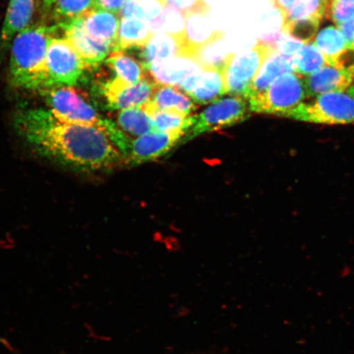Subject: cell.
I'll return each instance as SVG.
<instances>
[{
  "label": "cell",
  "instance_id": "30",
  "mask_svg": "<svg viewBox=\"0 0 354 354\" xmlns=\"http://www.w3.org/2000/svg\"><path fill=\"white\" fill-rule=\"evenodd\" d=\"M313 44L324 55L328 64L345 48L348 47L342 32L333 26H330L318 32L314 39Z\"/></svg>",
  "mask_w": 354,
  "mask_h": 354
},
{
  "label": "cell",
  "instance_id": "11",
  "mask_svg": "<svg viewBox=\"0 0 354 354\" xmlns=\"http://www.w3.org/2000/svg\"><path fill=\"white\" fill-rule=\"evenodd\" d=\"M64 30V38L82 57L87 68H95L107 59L115 50L112 44L100 41L86 32L82 25V17L61 24Z\"/></svg>",
  "mask_w": 354,
  "mask_h": 354
},
{
  "label": "cell",
  "instance_id": "24",
  "mask_svg": "<svg viewBox=\"0 0 354 354\" xmlns=\"http://www.w3.org/2000/svg\"><path fill=\"white\" fill-rule=\"evenodd\" d=\"M151 118L154 130L162 132L183 133L185 134L194 122V116H185L172 111L154 109L149 103L141 106Z\"/></svg>",
  "mask_w": 354,
  "mask_h": 354
},
{
  "label": "cell",
  "instance_id": "8",
  "mask_svg": "<svg viewBox=\"0 0 354 354\" xmlns=\"http://www.w3.org/2000/svg\"><path fill=\"white\" fill-rule=\"evenodd\" d=\"M86 68L82 57L65 38L51 37L46 55L50 88L76 85Z\"/></svg>",
  "mask_w": 354,
  "mask_h": 354
},
{
  "label": "cell",
  "instance_id": "10",
  "mask_svg": "<svg viewBox=\"0 0 354 354\" xmlns=\"http://www.w3.org/2000/svg\"><path fill=\"white\" fill-rule=\"evenodd\" d=\"M158 86L150 76L135 84H128L115 77L102 86V92L109 108L120 111L141 107L149 103Z\"/></svg>",
  "mask_w": 354,
  "mask_h": 354
},
{
  "label": "cell",
  "instance_id": "27",
  "mask_svg": "<svg viewBox=\"0 0 354 354\" xmlns=\"http://www.w3.org/2000/svg\"><path fill=\"white\" fill-rule=\"evenodd\" d=\"M330 0H296L293 6L282 13V24L299 19L322 21L326 17Z\"/></svg>",
  "mask_w": 354,
  "mask_h": 354
},
{
  "label": "cell",
  "instance_id": "40",
  "mask_svg": "<svg viewBox=\"0 0 354 354\" xmlns=\"http://www.w3.org/2000/svg\"><path fill=\"white\" fill-rule=\"evenodd\" d=\"M347 94L348 95H351L352 98L354 99V85L348 88V90L347 91Z\"/></svg>",
  "mask_w": 354,
  "mask_h": 354
},
{
  "label": "cell",
  "instance_id": "28",
  "mask_svg": "<svg viewBox=\"0 0 354 354\" xmlns=\"http://www.w3.org/2000/svg\"><path fill=\"white\" fill-rule=\"evenodd\" d=\"M294 73L305 77L327 65V61L313 43L305 44L304 47L293 56Z\"/></svg>",
  "mask_w": 354,
  "mask_h": 354
},
{
  "label": "cell",
  "instance_id": "38",
  "mask_svg": "<svg viewBox=\"0 0 354 354\" xmlns=\"http://www.w3.org/2000/svg\"><path fill=\"white\" fill-rule=\"evenodd\" d=\"M336 28L343 35L348 46H354V17L351 20L336 25Z\"/></svg>",
  "mask_w": 354,
  "mask_h": 354
},
{
  "label": "cell",
  "instance_id": "21",
  "mask_svg": "<svg viewBox=\"0 0 354 354\" xmlns=\"http://www.w3.org/2000/svg\"><path fill=\"white\" fill-rule=\"evenodd\" d=\"M106 64L116 74V78L128 84L140 82L149 76V71L142 62L123 50L111 53L106 59Z\"/></svg>",
  "mask_w": 354,
  "mask_h": 354
},
{
  "label": "cell",
  "instance_id": "7",
  "mask_svg": "<svg viewBox=\"0 0 354 354\" xmlns=\"http://www.w3.org/2000/svg\"><path fill=\"white\" fill-rule=\"evenodd\" d=\"M249 102L243 97L233 96L214 102L203 112L194 116V122L185 133L181 144L188 142L205 133L225 129L250 117Z\"/></svg>",
  "mask_w": 354,
  "mask_h": 354
},
{
  "label": "cell",
  "instance_id": "9",
  "mask_svg": "<svg viewBox=\"0 0 354 354\" xmlns=\"http://www.w3.org/2000/svg\"><path fill=\"white\" fill-rule=\"evenodd\" d=\"M42 92L46 94L48 109L52 112L71 121L101 128L108 133L109 120L102 118L73 86H56Z\"/></svg>",
  "mask_w": 354,
  "mask_h": 354
},
{
  "label": "cell",
  "instance_id": "13",
  "mask_svg": "<svg viewBox=\"0 0 354 354\" xmlns=\"http://www.w3.org/2000/svg\"><path fill=\"white\" fill-rule=\"evenodd\" d=\"M149 76L158 86L179 88L185 80L203 69L192 57L175 56L149 66Z\"/></svg>",
  "mask_w": 354,
  "mask_h": 354
},
{
  "label": "cell",
  "instance_id": "14",
  "mask_svg": "<svg viewBox=\"0 0 354 354\" xmlns=\"http://www.w3.org/2000/svg\"><path fill=\"white\" fill-rule=\"evenodd\" d=\"M307 98L331 92H345L353 86L354 74L344 72L327 64L304 77Z\"/></svg>",
  "mask_w": 354,
  "mask_h": 354
},
{
  "label": "cell",
  "instance_id": "4",
  "mask_svg": "<svg viewBox=\"0 0 354 354\" xmlns=\"http://www.w3.org/2000/svg\"><path fill=\"white\" fill-rule=\"evenodd\" d=\"M281 117L324 125L354 124V99L344 92L327 93L303 102Z\"/></svg>",
  "mask_w": 354,
  "mask_h": 354
},
{
  "label": "cell",
  "instance_id": "23",
  "mask_svg": "<svg viewBox=\"0 0 354 354\" xmlns=\"http://www.w3.org/2000/svg\"><path fill=\"white\" fill-rule=\"evenodd\" d=\"M225 35L212 39L194 53L193 59L197 62L203 70H219L223 72L232 53L227 50L225 43Z\"/></svg>",
  "mask_w": 354,
  "mask_h": 354
},
{
  "label": "cell",
  "instance_id": "16",
  "mask_svg": "<svg viewBox=\"0 0 354 354\" xmlns=\"http://www.w3.org/2000/svg\"><path fill=\"white\" fill-rule=\"evenodd\" d=\"M294 73L293 56L281 55L277 50L266 60L248 90L245 100H250L268 88L282 75Z\"/></svg>",
  "mask_w": 354,
  "mask_h": 354
},
{
  "label": "cell",
  "instance_id": "19",
  "mask_svg": "<svg viewBox=\"0 0 354 354\" xmlns=\"http://www.w3.org/2000/svg\"><path fill=\"white\" fill-rule=\"evenodd\" d=\"M153 32L147 22L122 17L119 26L116 50H140L152 38Z\"/></svg>",
  "mask_w": 354,
  "mask_h": 354
},
{
  "label": "cell",
  "instance_id": "1",
  "mask_svg": "<svg viewBox=\"0 0 354 354\" xmlns=\"http://www.w3.org/2000/svg\"><path fill=\"white\" fill-rule=\"evenodd\" d=\"M13 125L17 135L39 156L69 169L96 171L124 165L120 150L107 132L68 120L50 109L19 110Z\"/></svg>",
  "mask_w": 354,
  "mask_h": 354
},
{
  "label": "cell",
  "instance_id": "35",
  "mask_svg": "<svg viewBox=\"0 0 354 354\" xmlns=\"http://www.w3.org/2000/svg\"><path fill=\"white\" fill-rule=\"evenodd\" d=\"M166 6L176 8L185 17L194 12H209L205 0H167Z\"/></svg>",
  "mask_w": 354,
  "mask_h": 354
},
{
  "label": "cell",
  "instance_id": "41",
  "mask_svg": "<svg viewBox=\"0 0 354 354\" xmlns=\"http://www.w3.org/2000/svg\"><path fill=\"white\" fill-rule=\"evenodd\" d=\"M160 1H161L162 3H165V6H166V3H167V0H160Z\"/></svg>",
  "mask_w": 354,
  "mask_h": 354
},
{
  "label": "cell",
  "instance_id": "2",
  "mask_svg": "<svg viewBox=\"0 0 354 354\" xmlns=\"http://www.w3.org/2000/svg\"><path fill=\"white\" fill-rule=\"evenodd\" d=\"M53 29L46 26H28L16 35L10 57L13 85L26 90L44 91L50 88L46 55Z\"/></svg>",
  "mask_w": 354,
  "mask_h": 354
},
{
  "label": "cell",
  "instance_id": "25",
  "mask_svg": "<svg viewBox=\"0 0 354 354\" xmlns=\"http://www.w3.org/2000/svg\"><path fill=\"white\" fill-rule=\"evenodd\" d=\"M118 112L115 124L128 136L136 137L155 131L151 118L142 107L129 108Z\"/></svg>",
  "mask_w": 354,
  "mask_h": 354
},
{
  "label": "cell",
  "instance_id": "3",
  "mask_svg": "<svg viewBox=\"0 0 354 354\" xmlns=\"http://www.w3.org/2000/svg\"><path fill=\"white\" fill-rule=\"evenodd\" d=\"M109 135L122 154L124 165H138L151 162L170 152L180 144L185 134L152 131L133 137L122 131L115 122L109 125Z\"/></svg>",
  "mask_w": 354,
  "mask_h": 354
},
{
  "label": "cell",
  "instance_id": "12",
  "mask_svg": "<svg viewBox=\"0 0 354 354\" xmlns=\"http://www.w3.org/2000/svg\"><path fill=\"white\" fill-rule=\"evenodd\" d=\"M179 88L198 104L214 103L227 95L223 72L219 70H203L185 80Z\"/></svg>",
  "mask_w": 354,
  "mask_h": 354
},
{
  "label": "cell",
  "instance_id": "34",
  "mask_svg": "<svg viewBox=\"0 0 354 354\" xmlns=\"http://www.w3.org/2000/svg\"><path fill=\"white\" fill-rule=\"evenodd\" d=\"M273 44L276 50L280 54L294 56L304 47L305 44L290 37V35L281 32L278 35L276 41Z\"/></svg>",
  "mask_w": 354,
  "mask_h": 354
},
{
  "label": "cell",
  "instance_id": "43",
  "mask_svg": "<svg viewBox=\"0 0 354 354\" xmlns=\"http://www.w3.org/2000/svg\"><path fill=\"white\" fill-rule=\"evenodd\" d=\"M353 47H354V46H353Z\"/></svg>",
  "mask_w": 354,
  "mask_h": 354
},
{
  "label": "cell",
  "instance_id": "26",
  "mask_svg": "<svg viewBox=\"0 0 354 354\" xmlns=\"http://www.w3.org/2000/svg\"><path fill=\"white\" fill-rule=\"evenodd\" d=\"M44 3L57 19L64 21L62 24L81 19L96 8L95 0H48Z\"/></svg>",
  "mask_w": 354,
  "mask_h": 354
},
{
  "label": "cell",
  "instance_id": "32",
  "mask_svg": "<svg viewBox=\"0 0 354 354\" xmlns=\"http://www.w3.org/2000/svg\"><path fill=\"white\" fill-rule=\"evenodd\" d=\"M321 21L315 19H299L282 24L281 32L304 44L311 43L316 37Z\"/></svg>",
  "mask_w": 354,
  "mask_h": 354
},
{
  "label": "cell",
  "instance_id": "33",
  "mask_svg": "<svg viewBox=\"0 0 354 354\" xmlns=\"http://www.w3.org/2000/svg\"><path fill=\"white\" fill-rule=\"evenodd\" d=\"M354 17V0H330L326 17L335 25L351 20Z\"/></svg>",
  "mask_w": 354,
  "mask_h": 354
},
{
  "label": "cell",
  "instance_id": "18",
  "mask_svg": "<svg viewBox=\"0 0 354 354\" xmlns=\"http://www.w3.org/2000/svg\"><path fill=\"white\" fill-rule=\"evenodd\" d=\"M82 21L84 28L91 37L100 41L112 44L116 50L121 21L119 15L95 8L82 17Z\"/></svg>",
  "mask_w": 354,
  "mask_h": 354
},
{
  "label": "cell",
  "instance_id": "5",
  "mask_svg": "<svg viewBox=\"0 0 354 354\" xmlns=\"http://www.w3.org/2000/svg\"><path fill=\"white\" fill-rule=\"evenodd\" d=\"M304 77L291 73L282 75L271 86L249 102L251 112L262 114H283L306 100Z\"/></svg>",
  "mask_w": 354,
  "mask_h": 354
},
{
  "label": "cell",
  "instance_id": "31",
  "mask_svg": "<svg viewBox=\"0 0 354 354\" xmlns=\"http://www.w3.org/2000/svg\"><path fill=\"white\" fill-rule=\"evenodd\" d=\"M165 8L160 0H127L119 16L149 22L156 19Z\"/></svg>",
  "mask_w": 354,
  "mask_h": 354
},
{
  "label": "cell",
  "instance_id": "37",
  "mask_svg": "<svg viewBox=\"0 0 354 354\" xmlns=\"http://www.w3.org/2000/svg\"><path fill=\"white\" fill-rule=\"evenodd\" d=\"M127 0H95V8L119 15Z\"/></svg>",
  "mask_w": 354,
  "mask_h": 354
},
{
  "label": "cell",
  "instance_id": "17",
  "mask_svg": "<svg viewBox=\"0 0 354 354\" xmlns=\"http://www.w3.org/2000/svg\"><path fill=\"white\" fill-rule=\"evenodd\" d=\"M175 56H184L183 39L170 34L154 33L148 44L140 50V61L146 68Z\"/></svg>",
  "mask_w": 354,
  "mask_h": 354
},
{
  "label": "cell",
  "instance_id": "15",
  "mask_svg": "<svg viewBox=\"0 0 354 354\" xmlns=\"http://www.w3.org/2000/svg\"><path fill=\"white\" fill-rule=\"evenodd\" d=\"M224 35L214 28L209 12H194L185 17L183 39L184 56L192 57L203 44Z\"/></svg>",
  "mask_w": 354,
  "mask_h": 354
},
{
  "label": "cell",
  "instance_id": "39",
  "mask_svg": "<svg viewBox=\"0 0 354 354\" xmlns=\"http://www.w3.org/2000/svg\"><path fill=\"white\" fill-rule=\"evenodd\" d=\"M295 1L296 0H272L274 6L281 12V15L289 10Z\"/></svg>",
  "mask_w": 354,
  "mask_h": 354
},
{
  "label": "cell",
  "instance_id": "20",
  "mask_svg": "<svg viewBox=\"0 0 354 354\" xmlns=\"http://www.w3.org/2000/svg\"><path fill=\"white\" fill-rule=\"evenodd\" d=\"M34 8V0H10L1 32L3 44H8L16 34L28 28Z\"/></svg>",
  "mask_w": 354,
  "mask_h": 354
},
{
  "label": "cell",
  "instance_id": "36",
  "mask_svg": "<svg viewBox=\"0 0 354 354\" xmlns=\"http://www.w3.org/2000/svg\"><path fill=\"white\" fill-rule=\"evenodd\" d=\"M329 65L344 72L354 74V47L345 48L340 54L330 62Z\"/></svg>",
  "mask_w": 354,
  "mask_h": 354
},
{
  "label": "cell",
  "instance_id": "6",
  "mask_svg": "<svg viewBox=\"0 0 354 354\" xmlns=\"http://www.w3.org/2000/svg\"><path fill=\"white\" fill-rule=\"evenodd\" d=\"M276 51L273 44L261 41L250 50L234 54L227 61L223 70L227 94L245 96L252 82L266 60Z\"/></svg>",
  "mask_w": 354,
  "mask_h": 354
},
{
  "label": "cell",
  "instance_id": "22",
  "mask_svg": "<svg viewBox=\"0 0 354 354\" xmlns=\"http://www.w3.org/2000/svg\"><path fill=\"white\" fill-rule=\"evenodd\" d=\"M149 104L154 109L172 111L185 116H192L197 109L196 104L189 96L178 88L169 86H159Z\"/></svg>",
  "mask_w": 354,
  "mask_h": 354
},
{
  "label": "cell",
  "instance_id": "29",
  "mask_svg": "<svg viewBox=\"0 0 354 354\" xmlns=\"http://www.w3.org/2000/svg\"><path fill=\"white\" fill-rule=\"evenodd\" d=\"M147 24L153 33H165L183 37L185 17L176 8L165 6L160 15Z\"/></svg>",
  "mask_w": 354,
  "mask_h": 354
},
{
  "label": "cell",
  "instance_id": "42",
  "mask_svg": "<svg viewBox=\"0 0 354 354\" xmlns=\"http://www.w3.org/2000/svg\"><path fill=\"white\" fill-rule=\"evenodd\" d=\"M47 1H48V0H43V2H44V3H46V2H47Z\"/></svg>",
  "mask_w": 354,
  "mask_h": 354
}]
</instances>
